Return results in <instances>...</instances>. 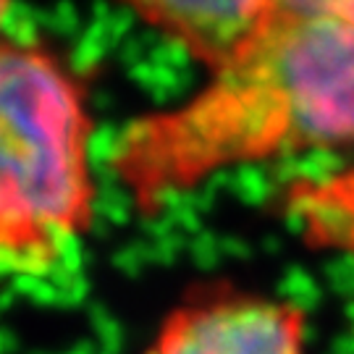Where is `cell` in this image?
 Returning <instances> with one entry per match:
<instances>
[{
  "label": "cell",
  "mask_w": 354,
  "mask_h": 354,
  "mask_svg": "<svg viewBox=\"0 0 354 354\" xmlns=\"http://www.w3.org/2000/svg\"><path fill=\"white\" fill-rule=\"evenodd\" d=\"M354 147V21L273 16L192 100L134 121L113 168L152 210L228 165Z\"/></svg>",
  "instance_id": "obj_1"
},
{
  "label": "cell",
  "mask_w": 354,
  "mask_h": 354,
  "mask_svg": "<svg viewBox=\"0 0 354 354\" xmlns=\"http://www.w3.org/2000/svg\"><path fill=\"white\" fill-rule=\"evenodd\" d=\"M8 8H11V0H0V24H3V19H6Z\"/></svg>",
  "instance_id": "obj_6"
},
{
  "label": "cell",
  "mask_w": 354,
  "mask_h": 354,
  "mask_svg": "<svg viewBox=\"0 0 354 354\" xmlns=\"http://www.w3.org/2000/svg\"><path fill=\"white\" fill-rule=\"evenodd\" d=\"M150 26L210 66L236 58L273 19V0H124Z\"/></svg>",
  "instance_id": "obj_4"
},
{
  "label": "cell",
  "mask_w": 354,
  "mask_h": 354,
  "mask_svg": "<svg viewBox=\"0 0 354 354\" xmlns=\"http://www.w3.org/2000/svg\"><path fill=\"white\" fill-rule=\"evenodd\" d=\"M273 16H336L354 21V0H273Z\"/></svg>",
  "instance_id": "obj_5"
},
{
  "label": "cell",
  "mask_w": 354,
  "mask_h": 354,
  "mask_svg": "<svg viewBox=\"0 0 354 354\" xmlns=\"http://www.w3.org/2000/svg\"><path fill=\"white\" fill-rule=\"evenodd\" d=\"M89 115L53 55L0 42V273L42 276L92 218Z\"/></svg>",
  "instance_id": "obj_2"
},
{
  "label": "cell",
  "mask_w": 354,
  "mask_h": 354,
  "mask_svg": "<svg viewBox=\"0 0 354 354\" xmlns=\"http://www.w3.org/2000/svg\"><path fill=\"white\" fill-rule=\"evenodd\" d=\"M304 326L289 302L213 291L165 317L147 354H304Z\"/></svg>",
  "instance_id": "obj_3"
}]
</instances>
